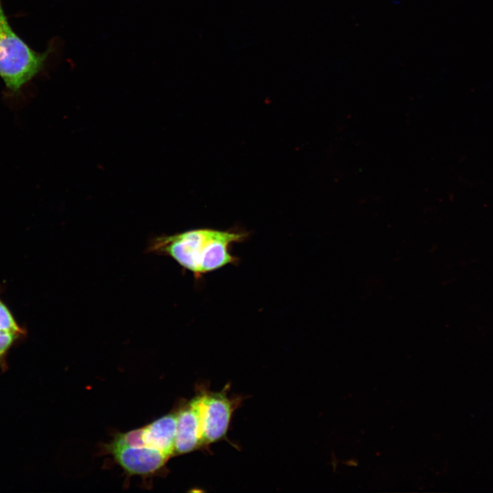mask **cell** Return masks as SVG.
<instances>
[{
    "label": "cell",
    "mask_w": 493,
    "mask_h": 493,
    "mask_svg": "<svg viewBox=\"0 0 493 493\" xmlns=\"http://www.w3.org/2000/svg\"><path fill=\"white\" fill-rule=\"evenodd\" d=\"M248 236L241 230L195 229L156 237L150 242L148 251L169 256L198 279L207 273L236 264L238 258L230 248Z\"/></svg>",
    "instance_id": "1"
},
{
    "label": "cell",
    "mask_w": 493,
    "mask_h": 493,
    "mask_svg": "<svg viewBox=\"0 0 493 493\" xmlns=\"http://www.w3.org/2000/svg\"><path fill=\"white\" fill-rule=\"evenodd\" d=\"M51 52H37L13 29L0 0V77L16 94L42 71Z\"/></svg>",
    "instance_id": "2"
},
{
    "label": "cell",
    "mask_w": 493,
    "mask_h": 493,
    "mask_svg": "<svg viewBox=\"0 0 493 493\" xmlns=\"http://www.w3.org/2000/svg\"><path fill=\"white\" fill-rule=\"evenodd\" d=\"M227 386L218 392L203 388L201 424L204 446L226 436L233 412L239 405L240 399L228 396Z\"/></svg>",
    "instance_id": "3"
},
{
    "label": "cell",
    "mask_w": 493,
    "mask_h": 493,
    "mask_svg": "<svg viewBox=\"0 0 493 493\" xmlns=\"http://www.w3.org/2000/svg\"><path fill=\"white\" fill-rule=\"evenodd\" d=\"M203 388L177 412L175 454L188 453L204 446L201 424Z\"/></svg>",
    "instance_id": "4"
},
{
    "label": "cell",
    "mask_w": 493,
    "mask_h": 493,
    "mask_svg": "<svg viewBox=\"0 0 493 493\" xmlns=\"http://www.w3.org/2000/svg\"><path fill=\"white\" fill-rule=\"evenodd\" d=\"M106 450L129 474L146 475L160 470L168 459L162 452L147 446H134L110 442Z\"/></svg>",
    "instance_id": "5"
},
{
    "label": "cell",
    "mask_w": 493,
    "mask_h": 493,
    "mask_svg": "<svg viewBox=\"0 0 493 493\" xmlns=\"http://www.w3.org/2000/svg\"><path fill=\"white\" fill-rule=\"evenodd\" d=\"M177 413L172 412L158 418L142 427L145 446L156 449L168 458L175 454Z\"/></svg>",
    "instance_id": "6"
},
{
    "label": "cell",
    "mask_w": 493,
    "mask_h": 493,
    "mask_svg": "<svg viewBox=\"0 0 493 493\" xmlns=\"http://www.w3.org/2000/svg\"><path fill=\"white\" fill-rule=\"evenodd\" d=\"M1 292V288H0ZM0 330L26 336L27 331L16 321L12 312L0 296Z\"/></svg>",
    "instance_id": "7"
},
{
    "label": "cell",
    "mask_w": 493,
    "mask_h": 493,
    "mask_svg": "<svg viewBox=\"0 0 493 493\" xmlns=\"http://www.w3.org/2000/svg\"><path fill=\"white\" fill-rule=\"evenodd\" d=\"M25 335L0 330V367L7 368L6 357L11 348Z\"/></svg>",
    "instance_id": "8"
}]
</instances>
